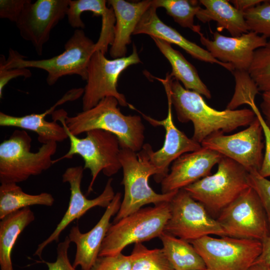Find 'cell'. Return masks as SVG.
Segmentation results:
<instances>
[{"label":"cell","instance_id":"obj_1","mask_svg":"<svg viewBox=\"0 0 270 270\" xmlns=\"http://www.w3.org/2000/svg\"><path fill=\"white\" fill-rule=\"evenodd\" d=\"M156 79L163 84L178 120L182 123L192 122V138L200 144L214 134L230 132L240 127L248 126L256 118L252 109L218 110L212 108L200 94L186 90L178 80L170 77L168 73L164 79Z\"/></svg>","mask_w":270,"mask_h":270},{"label":"cell","instance_id":"obj_2","mask_svg":"<svg viewBox=\"0 0 270 270\" xmlns=\"http://www.w3.org/2000/svg\"><path fill=\"white\" fill-rule=\"evenodd\" d=\"M118 105L115 98H105L93 108L74 116L67 114L65 124L76 136L94 130L110 132L117 136L121 148L138 152L144 144L145 127L142 118L123 114Z\"/></svg>","mask_w":270,"mask_h":270},{"label":"cell","instance_id":"obj_3","mask_svg":"<svg viewBox=\"0 0 270 270\" xmlns=\"http://www.w3.org/2000/svg\"><path fill=\"white\" fill-rule=\"evenodd\" d=\"M60 54L42 60H29L10 48L6 60L0 55V68H36L45 70L47 84L52 86L66 76L76 74L86 80L88 67L96 50V42L87 36L82 29H76L64 44Z\"/></svg>","mask_w":270,"mask_h":270},{"label":"cell","instance_id":"obj_4","mask_svg":"<svg viewBox=\"0 0 270 270\" xmlns=\"http://www.w3.org/2000/svg\"><path fill=\"white\" fill-rule=\"evenodd\" d=\"M67 112L64 109L54 111L52 114L54 121H59L64 126L70 142L68 152L62 157L53 160V164L60 160L80 156L84 162V170L90 172L92 180L88 189V194L92 191V186L100 172L107 176L116 174L122 168L119 159L120 150L118 138L113 134L102 130L88 132L84 138L72 134L67 128L64 118Z\"/></svg>","mask_w":270,"mask_h":270},{"label":"cell","instance_id":"obj_5","mask_svg":"<svg viewBox=\"0 0 270 270\" xmlns=\"http://www.w3.org/2000/svg\"><path fill=\"white\" fill-rule=\"evenodd\" d=\"M150 146L144 144L138 152L128 148L120 150L119 159L123 170L121 184L124 186V194L112 223L139 210L144 205L169 202L178 191L158 194L149 186V178L157 173L150 160Z\"/></svg>","mask_w":270,"mask_h":270},{"label":"cell","instance_id":"obj_6","mask_svg":"<svg viewBox=\"0 0 270 270\" xmlns=\"http://www.w3.org/2000/svg\"><path fill=\"white\" fill-rule=\"evenodd\" d=\"M32 138L24 130H14L0 144V182L19 183L38 176L54 164L57 142L43 144L32 152Z\"/></svg>","mask_w":270,"mask_h":270},{"label":"cell","instance_id":"obj_7","mask_svg":"<svg viewBox=\"0 0 270 270\" xmlns=\"http://www.w3.org/2000/svg\"><path fill=\"white\" fill-rule=\"evenodd\" d=\"M170 202L141 208L112 223L102 242L98 256L122 253L128 245L158 237L170 217Z\"/></svg>","mask_w":270,"mask_h":270},{"label":"cell","instance_id":"obj_8","mask_svg":"<svg viewBox=\"0 0 270 270\" xmlns=\"http://www.w3.org/2000/svg\"><path fill=\"white\" fill-rule=\"evenodd\" d=\"M250 187L249 172L236 162L223 156L218 164L216 172L184 188L206 209L220 212Z\"/></svg>","mask_w":270,"mask_h":270},{"label":"cell","instance_id":"obj_9","mask_svg":"<svg viewBox=\"0 0 270 270\" xmlns=\"http://www.w3.org/2000/svg\"><path fill=\"white\" fill-rule=\"evenodd\" d=\"M140 62L134 44L130 55L112 60L108 59L100 50L95 51L88 67L86 84L82 96V110L93 108L106 97L115 98L120 106H128L124 95L117 90L118 81L122 72L130 66Z\"/></svg>","mask_w":270,"mask_h":270},{"label":"cell","instance_id":"obj_10","mask_svg":"<svg viewBox=\"0 0 270 270\" xmlns=\"http://www.w3.org/2000/svg\"><path fill=\"white\" fill-rule=\"evenodd\" d=\"M207 270H248L260 256L262 242L228 236H207L191 241Z\"/></svg>","mask_w":270,"mask_h":270},{"label":"cell","instance_id":"obj_11","mask_svg":"<svg viewBox=\"0 0 270 270\" xmlns=\"http://www.w3.org/2000/svg\"><path fill=\"white\" fill-rule=\"evenodd\" d=\"M170 206V217L164 232L189 242L207 236H226L216 220L184 188L178 190Z\"/></svg>","mask_w":270,"mask_h":270},{"label":"cell","instance_id":"obj_12","mask_svg":"<svg viewBox=\"0 0 270 270\" xmlns=\"http://www.w3.org/2000/svg\"><path fill=\"white\" fill-rule=\"evenodd\" d=\"M216 220L228 236L262 242L270 234L265 211L251 186L224 208Z\"/></svg>","mask_w":270,"mask_h":270},{"label":"cell","instance_id":"obj_13","mask_svg":"<svg viewBox=\"0 0 270 270\" xmlns=\"http://www.w3.org/2000/svg\"><path fill=\"white\" fill-rule=\"evenodd\" d=\"M263 138L262 126L256 116L246 129L230 135L214 134L203 140L201 145L234 160L248 172H259L264 158Z\"/></svg>","mask_w":270,"mask_h":270},{"label":"cell","instance_id":"obj_14","mask_svg":"<svg viewBox=\"0 0 270 270\" xmlns=\"http://www.w3.org/2000/svg\"><path fill=\"white\" fill-rule=\"evenodd\" d=\"M69 0H28L16 24L23 39L33 46L38 56L52 30L66 16Z\"/></svg>","mask_w":270,"mask_h":270},{"label":"cell","instance_id":"obj_15","mask_svg":"<svg viewBox=\"0 0 270 270\" xmlns=\"http://www.w3.org/2000/svg\"><path fill=\"white\" fill-rule=\"evenodd\" d=\"M84 170V166H72L66 168L62 174V182L70 185V195L68 208L53 232L38 245L34 256L42 258L44 248L53 242H58L61 233L72 222L79 219L89 210L95 206L106 208L114 198L116 194L112 186V178L107 181L100 194L93 199L87 198L82 194L80 188Z\"/></svg>","mask_w":270,"mask_h":270},{"label":"cell","instance_id":"obj_16","mask_svg":"<svg viewBox=\"0 0 270 270\" xmlns=\"http://www.w3.org/2000/svg\"><path fill=\"white\" fill-rule=\"evenodd\" d=\"M168 111L167 116L163 120H158L146 116L137 110L132 105L128 106L140 113L142 117L154 126H162L166 131L165 138L162 148L154 152L150 146L149 149L150 160L155 167L157 173L154 176L157 183H161L170 172V166L176 159L184 154L200 149V144L189 138L175 126L172 118V104L167 98Z\"/></svg>","mask_w":270,"mask_h":270},{"label":"cell","instance_id":"obj_17","mask_svg":"<svg viewBox=\"0 0 270 270\" xmlns=\"http://www.w3.org/2000/svg\"><path fill=\"white\" fill-rule=\"evenodd\" d=\"M212 33L213 40H210L200 32L201 44L214 58L232 65L236 70L248 72L255 50L268 42L264 36L252 32L238 37L226 36L218 31Z\"/></svg>","mask_w":270,"mask_h":270},{"label":"cell","instance_id":"obj_18","mask_svg":"<svg viewBox=\"0 0 270 270\" xmlns=\"http://www.w3.org/2000/svg\"><path fill=\"white\" fill-rule=\"evenodd\" d=\"M222 156L218 152L202 146L180 156L172 163L170 172L160 183L162 193L184 188L210 175L213 166Z\"/></svg>","mask_w":270,"mask_h":270},{"label":"cell","instance_id":"obj_19","mask_svg":"<svg viewBox=\"0 0 270 270\" xmlns=\"http://www.w3.org/2000/svg\"><path fill=\"white\" fill-rule=\"evenodd\" d=\"M121 193L118 192L106 208L99 221L90 231L82 232L78 226H72L68 237L76 245V252L72 264L82 270H90L98 257L102 242L112 224L110 220L116 214L121 205Z\"/></svg>","mask_w":270,"mask_h":270},{"label":"cell","instance_id":"obj_20","mask_svg":"<svg viewBox=\"0 0 270 270\" xmlns=\"http://www.w3.org/2000/svg\"><path fill=\"white\" fill-rule=\"evenodd\" d=\"M156 9L151 5L142 15L133 34H146L150 37L162 39L170 44L177 45L194 58L218 64L231 72L234 70L232 65L216 59L207 50L188 40L176 29L165 24L158 16Z\"/></svg>","mask_w":270,"mask_h":270},{"label":"cell","instance_id":"obj_21","mask_svg":"<svg viewBox=\"0 0 270 270\" xmlns=\"http://www.w3.org/2000/svg\"><path fill=\"white\" fill-rule=\"evenodd\" d=\"M116 17L114 38L110 49L113 58L126 56L127 46L132 42L131 36L141 18L151 6L152 0L128 2L124 0H109Z\"/></svg>","mask_w":270,"mask_h":270},{"label":"cell","instance_id":"obj_22","mask_svg":"<svg viewBox=\"0 0 270 270\" xmlns=\"http://www.w3.org/2000/svg\"><path fill=\"white\" fill-rule=\"evenodd\" d=\"M202 7L196 17L202 23L216 22L218 32L226 30L232 37L248 32L244 12L236 8L228 0H200Z\"/></svg>","mask_w":270,"mask_h":270},{"label":"cell","instance_id":"obj_23","mask_svg":"<svg viewBox=\"0 0 270 270\" xmlns=\"http://www.w3.org/2000/svg\"><path fill=\"white\" fill-rule=\"evenodd\" d=\"M162 54L170 64L172 72L168 74L181 82L186 90L195 92L208 99L212 98L210 90L200 79L196 68L171 44L158 38L150 37Z\"/></svg>","mask_w":270,"mask_h":270},{"label":"cell","instance_id":"obj_24","mask_svg":"<svg viewBox=\"0 0 270 270\" xmlns=\"http://www.w3.org/2000/svg\"><path fill=\"white\" fill-rule=\"evenodd\" d=\"M35 220L30 207L12 212L0 222V270H14L12 252L20 234Z\"/></svg>","mask_w":270,"mask_h":270},{"label":"cell","instance_id":"obj_25","mask_svg":"<svg viewBox=\"0 0 270 270\" xmlns=\"http://www.w3.org/2000/svg\"><path fill=\"white\" fill-rule=\"evenodd\" d=\"M0 126L17 127L36 132L38 141L43 144L62 142L68 138L64 126L56 122H48L42 118L38 114L16 116L0 112Z\"/></svg>","mask_w":270,"mask_h":270},{"label":"cell","instance_id":"obj_26","mask_svg":"<svg viewBox=\"0 0 270 270\" xmlns=\"http://www.w3.org/2000/svg\"><path fill=\"white\" fill-rule=\"evenodd\" d=\"M159 238L162 249L174 270L206 269L204 260L189 242L165 232Z\"/></svg>","mask_w":270,"mask_h":270},{"label":"cell","instance_id":"obj_27","mask_svg":"<svg viewBox=\"0 0 270 270\" xmlns=\"http://www.w3.org/2000/svg\"><path fill=\"white\" fill-rule=\"evenodd\" d=\"M54 198L52 194L44 192L30 194L23 191L16 183L1 184L0 186V219L7 215L32 206H51Z\"/></svg>","mask_w":270,"mask_h":270},{"label":"cell","instance_id":"obj_28","mask_svg":"<svg viewBox=\"0 0 270 270\" xmlns=\"http://www.w3.org/2000/svg\"><path fill=\"white\" fill-rule=\"evenodd\" d=\"M198 0H153L152 6L158 8H163L166 12L180 26L190 28L199 34L200 26L194 24V18L200 8Z\"/></svg>","mask_w":270,"mask_h":270},{"label":"cell","instance_id":"obj_29","mask_svg":"<svg viewBox=\"0 0 270 270\" xmlns=\"http://www.w3.org/2000/svg\"><path fill=\"white\" fill-rule=\"evenodd\" d=\"M130 257V270H174L162 248L150 250L136 243Z\"/></svg>","mask_w":270,"mask_h":270},{"label":"cell","instance_id":"obj_30","mask_svg":"<svg viewBox=\"0 0 270 270\" xmlns=\"http://www.w3.org/2000/svg\"><path fill=\"white\" fill-rule=\"evenodd\" d=\"M248 72L259 91L270 92V40L255 50Z\"/></svg>","mask_w":270,"mask_h":270},{"label":"cell","instance_id":"obj_31","mask_svg":"<svg viewBox=\"0 0 270 270\" xmlns=\"http://www.w3.org/2000/svg\"><path fill=\"white\" fill-rule=\"evenodd\" d=\"M105 0H69L66 16L69 24L76 29H83L85 25L81 18L84 12H91L101 16L110 8Z\"/></svg>","mask_w":270,"mask_h":270},{"label":"cell","instance_id":"obj_32","mask_svg":"<svg viewBox=\"0 0 270 270\" xmlns=\"http://www.w3.org/2000/svg\"><path fill=\"white\" fill-rule=\"evenodd\" d=\"M232 73L236 86L233 97L226 108L230 110H234L242 104H248L254 102L255 96L259 92L248 72L234 70Z\"/></svg>","mask_w":270,"mask_h":270},{"label":"cell","instance_id":"obj_33","mask_svg":"<svg viewBox=\"0 0 270 270\" xmlns=\"http://www.w3.org/2000/svg\"><path fill=\"white\" fill-rule=\"evenodd\" d=\"M244 14L248 32L270 38V0L244 11Z\"/></svg>","mask_w":270,"mask_h":270},{"label":"cell","instance_id":"obj_34","mask_svg":"<svg viewBox=\"0 0 270 270\" xmlns=\"http://www.w3.org/2000/svg\"><path fill=\"white\" fill-rule=\"evenodd\" d=\"M250 184L257 194L265 211L270 232V180L258 171L249 172Z\"/></svg>","mask_w":270,"mask_h":270},{"label":"cell","instance_id":"obj_35","mask_svg":"<svg viewBox=\"0 0 270 270\" xmlns=\"http://www.w3.org/2000/svg\"><path fill=\"white\" fill-rule=\"evenodd\" d=\"M130 256L122 253L112 256H98L90 270H130Z\"/></svg>","mask_w":270,"mask_h":270},{"label":"cell","instance_id":"obj_36","mask_svg":"<svg viewBox=\"0 0 270 270\" xmlns=\"http://www.w3.org/2000/svg\"><path fill=\"white\" fill-rule=\"evenodd\" d=\"M248 106L251 107L252 110L254 112L262 128L264 138L265 151L262 163L258 172L262 176L266 178L270 176V128L266 124L260 112L256 106L255 102H252Z\"/></svg>","mask_w":270,"mask_h":270},{"label":"cell","instance_id":"obj_37","mask_svg":"<svg viewBox=\"0 0 270 270\" xmlns=\"http://www.w3.org/2000/svg\"><path fill=\"white\" fill-rule=\"evenodd\" d=\"M70 242L68 236H66L64 240L58 245L56 260L54 262L42 260L48 266V270H76L70 263L68 256V250Z\"/></svg>","mask_w":270,"mask_h":270},{"label":"cell","instance_id":"obj_38","mask_svg":"<svg viewBox=\"0 0 270 270\" xmlns=\"http://www.w3.org/2000/svg\"><path fill=\"white\" fill-rule=\"evenodd\" d=\"M28 0H0V18L16 23Z\"/></svg>","mask_w":270,"mask_h":270},{"label":"cell","instance_id":"obj_39","mask_svg":"<svg viewBox=\"0 0 270 270\" xmlns=\"http://www.w3.org/2000/svg\"><path fill=\"white\" fill-rule=\"evenodd\" d=\"M32 73L26 68H16L4 69L0 68V98H2L3 90L4 86L13 78L22 76L24 78H30Z\"/></svg>","mask_w":270,"mask_h":270},{"label":"cell","instance_id":"obj_40","mask_svg":"<svg viewBox=\"0 0 270 270\" xmlns=\"http://www.w3.org/2000/svg\"><path fill=\"white\" fill-rule=\"evenodd\" d=\"M260 113L270 128V92H263L260 104Z\"/></svg>","mask_w":270,"mask_h":270},{"label":"cell","instance_id":"obj_41","mask_svg":"<svg viewBox=\"0 0 270 270\" xmlns=\"http://www.w3.org/2000/svg\"><path fill=\"white\" fill-rule=\"evenodd\" d=\"M262 242V252L254 262L263 264L270 268V234Z\"/></svg>","mask_w":270,"mask_h":270},{"label":"cell","instance_id":"obj_42","mask_svg":"<svg viewBox=\"0 0 270 270\" xmlns=\"http://www.w3.org/2000/svg\"><path fill=\"white\" fill-rule=\"evenodd\" d=\"M237 10L244 12L262 2L264 0H228Z\"/></svg>","mask_w":270,"mask_h":270},{"label":"cell","instance_id":"obj_43","mask_svg":"<svg viewBox=\"0 0 270 270\" xmlns=\"http://www.w3.org/2000/svg\"><path fill=\"white\" fill-rule=\"evenodd\" d=\"M248 270H270V268L263 264L254 262Z\"/></svg>","mask_w":270,"mask_h":270},{"label":"cell","instance_id":"obj_44","mask_svg":"<svg viewBox=\"0 0 270 270\" xmlns=\"http://www.w3.org/2000/svg\"><path fill=\"white\" fill-rule=\"evenodd\" d=\"M207 270L206 269V270Z\"/></svg>","mask_w":270,"mask_h":270}]
</instances>
